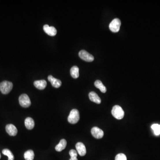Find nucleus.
<instances>
[{
  "instance_id": "obj_23",
  "label": "nucleus",
  "mask_w": 160,
  "mask_h": 160,
  "mask_svg": "<svg viewBox=\"0 0 160 160\" xmlns=\"http://www.w3.org/2000/svg\"><path fill=\"white\" fill-rule=\"evenodd\" d=\"M1 158V153H0V159Z\"/></svg>"
},
{
  "instance_id": "obj_13",
  "label": "nucleus",
  "mask_w": 160,
  "mask_h": 160,
  "mask_svg": "<svg viewBox=\"0 0 160 160\" xmlns=\"http://www.w3.org/2000/svg\"><path fill=\"white\" fill-rule=\"evenodd\" d=\"M34 85L37 89L42 90L46 86L47 82L44 80H38L34 82Z\"/></svg>"
},
{
  "instance_id": "obj_2",
  "label": "nucleus",
  "mask_w": 160,
  "mask_h": 160,
  "mask_svg": "<svg viewBox=\"0 0 160 160\" xmlns=\"http://www.w3.org/2000/svg\"><path fill=\"white\" fill-rule=\"evenodd\" d=\"M112 114L113 117L118 120H121L124 117V113L122 107L119 105H116L112 109Z\"/></svg>"
},
{
  "instance_id": "obj_5",
  "label": "nucleus",
  "mask_w": 160,
  "mask_h": 160,
  "mask_svg": "<svg viewBox=\"0 0 160 160\" xmlns=\"http://www.w3.org/2000/svg\"><path fill=\"white\" fill-rule=\"evenodd\" d=\"M121 25V21L118 18L113 20L109 25L110 30L114 33H117L119 31Z\"/></svg>"
},
{
  "instance_id": "obj_9",
  "label": "nucleus",
  "mask_w": 160,
  "mask_h": 160,
  "mask_svg": "<svg viewBox=\"0 0 160 160\" xmlns=\"http://www.w3.org/2000/svg\"><path fill=\"white\" fill-rule=\"evenodd\" d=\"M43 29L46 34L50 36H54L57 34V30L53 26H49L48 25H44Z\"/></svg>"
},
{
  "instance_id": "obj_15",
  "label": "nucleus",
  "mask_w": 160,
  "mask_h": 160,
  "mask_svg": "<svg viewBox=\"0 0 160 160\" xmlns=\"http://www.w3.org/2000/svg\"><path fill=\"white\" fill-rule=\"evenodd\" d=\"M66 145V141L65 139H62L59 142V144H57L55 147V150L57 151L61 152L65 149Z\"/></svg>"
},
{
  "instance_id": "obj_17",
  "label": "nucleus",
  "mask_w": 160,
  "mask_h": 160,
  "mask_svg": "<svg viewBox=\"0 0 160 160\" xmlns=\"http://www.w3.org/2000/svg\"><path fill=\"white\" fill-rule=\"evenodd\" d=\"M79 68L77 66H73L70 70V74L73 78H77L79 77Z\"/></svg>"
},
{
  "instance_id": "obj_19",
  "label": "nucleus",
  "mask_w": 160,
  "mask_h": 160,
  "mask_svg": "<svg viewBox=\"0 0 160 160\" xmlns=\"http://www.w3.org/2000/svg\"><path fill=\"white\" fill-rule=\"evenodd\" d=\"M2 153L8 157V160H14V157L10 150L7 148L4 149L2 150Z\"/></svg>"
},
{
  "instance_id": "obj_3",
  "label": "nucleus",
  "mask_w": 160,
  "mask_h": 160,
  "mask_svg": "<svg viewBox=\"0 0 160 160\" xmlns=\"http://www.w3.org/2000/svg\"><path fill=\"white\" fill-rule=\"evenodd\" d=\"M80 119V114L77 109H73L70 112V115L68 118V122L75 124L78 122Z\"/></svg>"
},
{
  "instance_id": "obj_6",
  "label": "nucleus",
  "mask_w": 160,
  "mask_h": 160,
  "mask_svg": "<svg viewBox=\"0 0 160 160\" xmlns=\"http://www.w3.org/2000/svg\"><path fill=\"white\" fill-rule=\"evenodd\" d=\"M79 56L80 58L85 62H92L94 59L93 55L85 50H82L79 52Z\"/></svg>"
},
{
  "instance_id": "obj_7",
  "label": "nucleus",
  "mask_w": 160,
  "mask_h": 160,
  "mask_svg": "<svg viewBox=\"0 0 160 160\" xmlns=\"http://www.w3.org/2000/svg\"><path fill=\"white\" fill-rule=\"evenodd\" d=\"M91 133L93 137L96 139H101L104 136L103 131L98 127H94L92 129Z\"/></svg>"
},
{
  "instance_id": "obj_4",
  "label": "nucleus",
  "mask_w": 160,
  "mask_h": 160,
  "mask_svg": "<svg viewBox=\"0 0 160 160\" xmlns=\"http://www.w3.org/2000/svg\"><path fill=\"white\" fill-rule=\"evenodd\" d=\"M20 105L24 108H28L31 105V101L29 96L26 94H22L19 98Z\"/></svg>"
},
{
  "instance_id": "obj_14",
  "label": "nucleus",
  "mask_w": 160,
  "mask_h": 160,
  "mask_svg": "<svg viewBox=\"0 0 160 160\" xmlns=\"http://www.w3.org/2000/svg\"><path fill=\"white\" fill-rule=\"evenodd\" d=\"M25 124L26 128L29 130L33 129L35 125L34 120L32 118H29V117L25 119Z\"/></svg>"
},
{
  "instance_id": "obj_1",
  "label": "nucleus",
  "mask_w": 160,
  "mask_h": 160,
  "mask_svg": "<svg viewBox=\"0 0 160 160\" xmlns=\"http://www.w3.org/2000/svg\"><path fill=\"white\" fill-rule=\"evenodd\" d=\"M13 87V83L10 81H5L0 83V91L4 94H7L10 93Z\"/></svg>"
},
{
  "instance_id": "obj_20",
  "label": "nucleus",
  "mask_w": 160,
  "mask_h": 160,
  "mask_svg": "<svg viewBox=\"0 0 160 160\" xmlns=\"http://www.w3.org/2000/svg\"><path fill=\"white\" fill-rule=\"evenodd\" d=\"M151 128L154 131V134L156 135H159L160 134V124H154L151 126Z\"/></svg>"
},
{
  "instance_id": "obj_11",
  "label": "nucleus",
  "mask_w": 160,
  "mask_h": 160,
  "mask_svg": "<svg viewBox=\"0 0 160 160\" xmlns=\"http://www.w3.org/2000/svg\"><path fill=\"white\" fill-rule=\"evenodd\" d=\"M48 79L51 82L52 85L54 88H59L62 85V81L60 80L54 78L52 75L49 76Z\"/></svg>"
},
{
  "instance_id": "obj_22",
  "label": "nucleus",
  "mask_w": 160,
  "mask_h": 160,
  "mask_svg": "<svg viewBox=\"0 0 160 160\" xmlns=\"http://www.w3.org/2000/svg\"><path fill=\"white\" fill-rule=\"evenodd\" d=\"M115 160H127V157L123 153H119L116 156Z\"/></svg>"
},
{
  "instance_id": "obj_18",
  "label": "nucleus",
  "mask_w": 160,
  "mask_h": 160,
  "mask_svg": "<svg viewBox=\"0 0 160 160\" xmlns=\"http://www.w3.org/2000/svg\"><path fill=\"white\" fill-rule=\"evenodd\" d=\"M24 156L25 160H33L34 158V153L32 150H29L25 152Z\"/></svg>"
},
{
  "instance_id": "obj_8",
  "label": "nucleus",
  "mask_w": 160,
  "mask_h": 160,
  "mask_svg": "<svg viewBox=\"0 0 160 160\" xmlns=\"http://www.w3.org/2000/svg\"><path fill=\"white\" fill-rule=\"evenodd\" d=\"M76 148L77 152L81 156H84L86 154V148L83 143L80 142L77 143L76 145Z\"/></svg>"
},
{
  "instance_id": "obj_21",
  "label": "nucleus",
  "mask_w": 160,
  "mask_h": 160,
  "mask_svg": "<svg viewBox=\"0 0 160 160\" xmlns=\"http://www.w3.org/2000/svg\"><path fill=\"white\" fill-rule=\"evenodd\" d=\"M69 153H70V156L71 157L70 160H78L77 158V152L75 150H70Z\"/></svg>"
},
{
  "instance_id": "obj_16",
  "label": "nucleus",
  "mask_w": 160,
  "mask_h": 160,
  "mask_svg": "<svg viewBox=\"0 0 160 160\" xmlns=\"http://www.w3.org/2000/svg\"><path fill=\"white\" fill-rule=\"evenodd\" d=\"M94 85L95 87L99 89L102 93H105L106 92V87L100 80H96L95 82Z\"/></svg>"
},
{
  "instance_id": "obj_10",
  "label": "nucleus",
  "mask_w": 160,
  "mask_h": 160,
  "mask_svg": "<svg viewBox=\"0 0 160 160\" xmlns=\"http://www.w3.org/2000/svg\"><path fill=\"white\" fill-rule=\"evenodd\" d=\"M7 133L11 136H15L18 133V129L13 124H7L5 127Z\"/></svg>"
},
{
  "instance_id": "obj_12",
  "label": "nucleus",
  "mask_w": 160,
  "mask_h": 160,
  "mask_svg": "<svg viewBox=\"0 0 160 160\" xmlns=\"http://www.w3.org/2000/svg\"><path fill=\"white\" fill-rule=\"evenodd\" d=\"M89 98L91 101L99 104L101 103V99L98 95L94 92H90L89 94Z\"/></svg>"
}]
</instances>
